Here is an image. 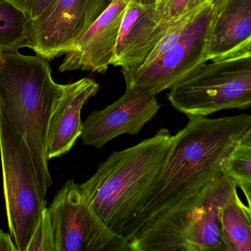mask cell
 <instances>
[{
  "instance_id": "1",
  "label": "cell",
  "mask_w": 251,
  "mask_h": 251,
  "mask_svg": "<svg viewBox=\"0 0 251 251\" xmlns=\"http://www.w3.org/2000/svg\"><path fill=\"white\" fill-rule=\"evenodd\" d=\"M251 125V114L189 117L174 136L166 162L143 197L125 237L192 197L224 175V167Z\"/></svg>"
},
{
  "instance_id": "2",
  "label": "cell",
  "mask_w": 251,
  "mask_h": 251,
  "mask_svg": "<svg viewBox=\"0 0 251 251\" xmlns=\"http://www.w3.org/2000/svg\"><path fill=\"white\" fill-rule=\"evenodd\" d=\"M64 88L53 80L49 60L42 56L0 51V112L27 144L44 198L52 185L49 125Z\"/></svg>"
},
{
  "instance_id": "3",
  "label": "cell",
  "mask_w": 251,
  "mask_h": 251,
  "mask_svg": "<svg viewBox=\"0 0 251 251\" xmlns=\"http://www.w3.org/2000/svg\"><path fill=\"white\" fill-rule=\"evenodd\" d=\"M174 141L169 130H159L151 138L110 155L92 177L79 184L86 201L113 232L125 236Z\"/></svg>"
},
{
  "instance_id": "4",
  "label": "cell",
  "mask_w": 251,
  "mask_h": 251,
  "mask_svg": "<svg viewBox=\"0 0 251 251\" xmlns=\"http://www.w3.org/2000/svg\"><path fill=\"white\" fill-rule=\"evenodd\" d=\"M237 188L223 175L128 237L131 251H226L220 213Z\"/></svg>"
},
{
  "instance_id": "5",
  "label": "cell",
  "mask_w": 251,
  "mask_h": 251,
  "mask_svg": "<svg viewBox=\"0 0 251 251\" xmlns=\"http://www.w3.org/2000/svg\"><path fill=\"white\" fill-rule=\"evenodd\" d=\"M171 106L189 117L251 108V50L211 61L170 89Z\"/></svg>"
},
{
  "instance_id": "6",
  "label": "cell",
  "mask_w": 251,
  "mask_h": 251,
  "mask_svg": "<svg viewBox=\"0 0 251 251\" xmlns=\"http://www.w3.org/2000/svg\"><path fill=\"white\" fill-rule=\"evenodd\" d=\"M0 159L10 235L18 251H26L47 200L27 144L1 112Z\"/></svg>"
},
{
  "instance_id": "7",
  "label": "cell",
  "mask_w": 251,
  "mask_h": 251,
  "mask_svg": "<svg viewBox=\"0 0 251 251\" xmlns=\"http://www.w3.org/2000/svg\"><path fill=\"white\" fill-rule=\"evenodd\" d=\"M216 11L209 1L197 13L178 43L148 66L122 69L127 88L156 94L193 74L209 60V44Z\"/></svg>"
},
{
  "instance_id": "8",
  "label": "cell",
  "mask_w": 251,
  "mask_h": 251,
  "mask_svg": "<svg viewBox=\"0 0 251 251\" xmlns=\"http://www.w3.org/2000/svg\"><path fill=\"white\" fill-rule=\"evenodd\" d=\"M48 211L54 251H131L126 237L107 226L74 180L57 192Z\"/></svg>"
},
{
  "instance_id": "9",
  "label": "cell",
  "mask_w": 251,
  "mask_h": 251,
  "mask_svg": "<svg viewBox=\"0 0 251 251\" xmlns=\"http://www.w3.org/2000/svg\"><path fill=\"white\" fill-rule=\"evenodd\" d=\"M113 0H54L29 25V48L47 60L66 55Z\"/></svg>"
},
{
  "instance_id": "10",
  "label": "cell",
  "mask_w": 251,
  "mask_h": 251,
  "mask_svg": "<svg viewBox=\"0 0 251 251\" xmlns=\"http://www.w3.org/2000/svg\"><path fill=\"white\" fill-rule=\"evenodd\" d=\"M160 107L154 94L126 87L119 100L86 118L81 135L82 142L101 148L123 134L137 135Z\"/></svg>"
},
{
  "instance_id": "11",
  "label": "cell",
  "mask_w": 251,
  "mask_h": 251,
  "mask_svg": "<svg viewBox=\"0 0 251 251\" xmlns=\"http://www.w3.org/2000/svg\"><path fill=\"white\" fill-rule=\"evenodd\" d=\"M173 24L161 17L154 1L132 0L126 9L110 65L141 66Z\"/></svg>"
},
{
  "instance_id": "12",
  "label": "cell",
  "mask_w": 251,
  "mask_h": 251,
  "mask_svg": "<svg viewBox=\"0 0 251 251\" xmlns=\"http://www.w3.org/2000/svg\"><path fill=\"white\" fill-rule=\"evenodd\" d=\"M132 0H113L89 30L65 55L60 72L103 74L110 66L127 6Z\"/></svg>"
},
{
  "instance_id": "13",
  "label": "cell",
  "mask_w": 251,
  "mask_h": 251,
  "mask_svg": "<svg viewBox=\"0 0 251 251\" xmlns=\"http://www.w3.org/2000/svg\"><path fill=\"white\" fill-rule=\"evenodd\" d=\"M100 85L91 78L65 85L64 91L51 114L47 135L49 160L69 153L81 137V112L85 103L98 92Z\"/></svg>"
},
{
  "instance_id": "14",
  "label": "cell",
  "mask_w": 251,
  "mask_h": 251,
  "mask_svg": "<svg viewBox=\"0 0 251 251\" xmlns=\"http://www.w3.org/2000/svg\"><path fill=\"white\" fill-rule=\"evenodd\" d=\"M251 50V0H231L216 15L209 60H224Z\"/></svg>"
},
{
  "instance_id": "15",
  "label": "cell",
  "mask_w": 251,
  "mask_h": 251,
  "mask_svg": "<svg viewBox=\"0 0 251 251\" xmlns=\"http://www.w3.org/2000/svg\"><path fill=\"white\" fill-rule=\"evenodd\" d=\"M226 251H251V209L233 191L220 213Z\"/></svg>"
},
{
  "instance_id": "16",
  "label": "cell",
  "mask_w": 251,
  "mask_h": 251,
  "mask_svg": "<svg viewBox=\"0 0 251 251\" xmlns=\"http://www.w3.org/2000/svg\"><path fill=\"white\" fill-rule=\"evenodd\" d=\"M30 20L10 0H0V51L29 48Z\"/></svg>"
},
{
  "instance_id": "17",
  "label": "cell",
  "mask_w": 251,
  "mask_h": 251,
  "mask_svg": "<svg viewBox=\"0 0 251 251\" xmlns=\"http://www.w3.org/2000/svg\"><path fill=\"white\" fill-rule=\"evenodd\" d=\"M207 3H206L203 6L206 5ZM203 6L198 9V10H195V11L191 12V13L182 16L176 22H174L173 25H171V27L168 28V31L165 32L164 36L161 38L160 41L156 44V47L151 52L144 63L140 66H148V65L151 64L155 60L160 58L165 53H168L171 49H172L181 39L184 31L187 29L193 18L200 11L201 9Z\"/></svg>"
},
{
  "instance_id": "18",
  "label": "cell",
  "mask_w": 251,
  "mask_h": 251,
  "mask_svg": "<svg viewBox=\"0 0 251 251\" xmlns=\"http://www.w3.org/2000/svg\"><path fill=\"white\" fill-rule=\"evenodd\" d=\"M224 175L238 183H251V147L237 146L224 167Z\"/></svg>"
},
{
  "instance_id": "19",
  "label": "cell",
  "mask_w": 251,
  "mask_h": 251,
  "mask_svg": "<svg viewBox=\"0 0 251 251\" xmlns=\"http://www.w3.org/2000/svg\"><path fill=\"white\" fill-rule=\"evenodd\" d=\"M209 0H158L153 1L161 17L174 23L177 20L204 5Z\"/></svg>"
},
{
  "instance_id": "20",
  "label": "cell",
  "mask_w": 251,
  "mask_h": 251,
  "mask_svg": "<svg viewBox=\"0 0 251 251\" xmlns=\"http://www.w3.org/2000/svg\"><path fill=\"white\" fill-rule=\"evenodd\" d=\"M26 251H54V234L48 208L43 211Z\"/></svg>"
},
{
  "instance_id": "21",
  "label": "cell",
  "mask_w": 251,
  "mask_h": 251,
  "mask_svg": "<svg viewBox=\"0 0 251 251\" xmlns=\"http://www.w3.org/2000/svg\"><path fill=\"white\" fill-rule=\"evenodd\" d=\"M26 15L29 20L38 19L54 0H10Z\"/></svg>"
},
{
  "instance_id": "22",
  "label": "cell",
  "mask_w": 251,
  "mask_h": 251,
  "mask_svg": "<svg viewBox=\"0 0 251 251\" xmlns=\"http://www.w3.org/2000/svg\"><path fill=\"white\" fill-rule=\"evenodd\" d=\"M0 251H18L10 234L0 231Z\"/></svg>"
},
{
  "instance_id": "23",
  "label": "cell",
  "mask_w": 251,
  "mask_h": 251,
  "mask_svg": "<svg viewBox=\"0 0 251 251\" xmlns=\"http://www.w3.org/2000/svg\"><path fill=\"white\" fill-rule=\"evenodd\" d=\"M237 187H240L248 201V205L251 209V183L242 182L237 184Z\"/></svg>"
},
{
  "instance_id": "24",
  "label": "cell",
  "mask_w": 251,
  "mask_h": 251,
  "mask_svg": "<svg viewBox=\"0 0 251 251\" xmlns=\"http://www.w3.org/2000/svg\"><path fill=\"white\" fill-rule=\"evenodd\" d=\"M231 0H211L212 5L216 11L217 14L224 10V7L231 1Z\"/></svg>"
},
{
  "instance_id": "25",
  "label": "cell",
  "mask_w": 251,
  "mask_h": 251,
  "mask_svg": "<svg viewBox=\"0 0 251 251\" xmlns=\"http://www.w3.org/2000/svg\"><path fill=\"white\" fill-rule=\"evenodd\" d=\"M239 144L246 146V147H251V125L240 139Z\"/></svg>"
},
{
  "instance_id": "26",
  "label": "cell",
  "mask_w": 251,
  "mask_h": 251,
  "mask_svg": "<svg viewBox=\"0 0 251 251\" xmlns=\"http://www.w3.org/2000/svg\"><path fill=\"white\" fill-rule=\"evenodd\" d=\"M153 1H158V0H153Z\"/></svg>"
}]
</instances>
